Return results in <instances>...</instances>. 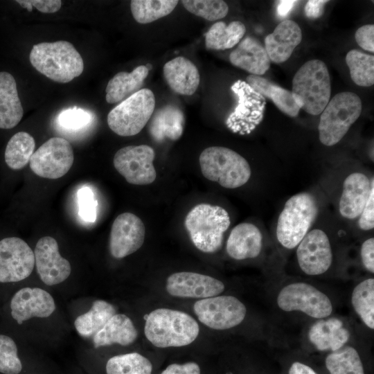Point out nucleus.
I'll return each instance as SVG.
<instances>
[{
    "mask_svg": "<svg viewBox=\"0 0 374 374\" xmlns=\"http://www.w3.org/2000/svg\"><path fill=\"white\" fill-rule=\"evenodd\" d=\"M144 332L147 339L156 347H181L196 339L199 327L186 312L158 308L148 315Z\"/></svg>",
    "mask_w": 374,
    "mask_h": 374,
    "instance_id": "f257e3e1",
    "label": "nucleus"
},
{
    "mask_svg": "<svg viewBox=\"0 0 374 374\" xmlns=\"http://www.w3.org/2000/svg\"><path fill=\"white\" fill-rule=\"evenodd\" d=\"M32 66L50 80L66 83L82 74L84 62L74 46L67 41L35 44L29 56Z\"/></svg>",
    "mask_w": 374,
    "mask_h": 374,
    "instance_id": "f03ea898",
    "label": "nucleus"
},
{
    "mask_svg": "<svg viewBox=\"0 0 374 374\" xmlns=\"http://www.w3.org/2000/svg\"><path fill=\"white\" fill-rule=\"evenodd\" d=\"M292 93L298 107L311 115H319L331 96V82L326 64L311 60L303 64L292 80Z\"/></svg>",
    "mask_w": 374,
    "mask_h": 374,
    "instance_id": "7ed1b4c3",
    "label": "nucleus"
},
{
    "mask_svg": "<svg viewBox=\"0 0 374 374\" xmlns=\"http://www.w3.org/2000/svg\"><path fill=\"white\" fill-rule=\"evenodd\" d=\"M230 224L229 215L224 208L209 204L194 206L184 222L193 244L204 253H214L221 248L224 233Z\"/></svg>",
    "mask_w": 374,
    "mask_h": 374,
    "instance_id": "20e7f679",
    "label": "nucleus"
},
{
    "mask_svg": "<svg viewBox=\"0 0 374 374\" xmlns=\"http://www.w3.org/2000/svg\"><path fill=\"white\" fill-rule=\"evenodd\" d=\"M318 213L316 197L310 193H297L285 202L276 225L279 243L286 249L298 246L310 231Z\"/></svg>",
    "mask_w": 374,
    "mask_h": 374,
    "instance_id": "39448f33",
    "label": "nucleus"
},
{
    "mask_svg": "<svg viewBox=\"0 0 374 374\" xmlns=\"http://www.w3.org/2000/svg\"><path fill=\"white\" fill-rule=\"evenodd\" d=\"M199 161L204 177L226 188L240 187L251 177V170L247 161L228 148H207L201 153Z\"/></svg>",
    "mask_w": 374,
    "mask_h": 374,
    "instance_id": "423d86ee",
    "label": "nucleus"
},
{
    "mask_svg": "<svg viewBox=\"0 0 374 374\" xmlns=\"http://www.w3.org/2000/svg\"><path fill=\"white\" fill-rule=\"evenodd\" d=\"M362 112V100L355 93L343 91L329 100L321 113L318 126L320 142L326 146L339 143Z\"/></svg>",
    "mask_w": 374,
    "mask_h": 374,
    "instance_id": "0eeeda50",
    "label": "nucleus"
},
{
    "mask_svg": "<svg viewBox=\"0 0 374 374\" xmlns=\"http://www.w3.org/2000/svg\"><path fill=\"white\" fill-rule=\"evenodd\" d=\"M155 107L153 92L142 89L123 100L107 115L109 127L121 136L139 134L151 118Z\"/></svg>",
    "mask_w": 374,
    "mask_h": 374,
    "instance_id": "6e6552de",
    "label": "nucleus"
},
{
    "mask_svg": "<svg viewBox=\"0 0 374 374\" xmlns=\"http://www.w3.org/2000/svg\"><path fill=\"white\" fill-rule=\"evenodd\" d=\"M277 304L283 311H301L315 319H323L332 313L329 298L315 287L305 283L285 286L277 296Z\"/></svg>",
    "mask_w": 374,
    "mask_h": 374,
    "instance_id": "1a4fd4ad",
    "label": "nucleus"
},
{
    "mask_svg": "<svg viewBox=\"0 0 374 374\" xmlns=\"http://www.w3.org/2000/svg\"><path fill=\"white\" fill-rule=\"evenodd\" d=\"M193 310L198 319L214 330H227L242 323L246 316L244 303L233 296H215L197 301Z\"/></svg>",
    "mask_w": 374,
    "mask_h": 374,
    "instance_id": "9d476101",
    "label": "nucleus"
},
{
    "mask_svg": "<svg viewBox=\"0 0 374 374\" xmlns=\"http://www.w3.org/2000/svg\"><path fill=\"white\" fill-rule=\"evenodd\" d=\"M74 154L70 143L62 137H52L44 143L32 155L30 168L37 176L55 179L71 169Z\"/></svg>",
    "mask_w": 374,
    "mask_h": 374,
    "instance_id": "9b49d317",
    "label": "nucleus"
},
{
    "mask_svg": "<svg viewBox=\"0 0 374 374\" xmlns=\"http://www.w3.org/2000/svg\"><path fill=\"white\" fill-rule=\"evenodd\" d=\"M154 157V150L149 145H129L116 152L113 163L116 170L128 183L148 185L157 177L153 165Z\"/></svg>",
    "mask_w": 374,
    "mask_h": 374,
    "instance_id": "f8f14e48",
    "label": "nucleus"
},
{
    "mask_svg": "<svg viewBox=\"0 0 374 374\" xmlns=\"http://www.w3.org/2000/svg\"><path fill=\"white\" fill-rule=\"evenodd\" d=\"M231 88L237 96L238 105L228 117L226 125L234 132H249L261 121L265 99L245 81L238 80Z\"/></svg>",
    "mask_w": 374,
    "mask_h": 374,
    "instance_id": "ddd939ff",
    "label": "nucleus"
},
{
    "mask_svg": "<svg viewBox=\"0 0 374 374\" xmlns=\"http://www.w3.org/2000/svg\"><path fill=\"white\" fill-rule=\"evenodd\" d=\"M35 266L34 252L22 239L0 240V283H14L28 277Z\"/></svg>",
    "mask_w": 374,
    "mask_h": 374,
    "instance_id": "4468645a",
    "label": "nucleus"
},
{
    "mask_svg": "<svg viewBox=\"0 0 374 374\" xmlns=\"http://www.w3.org/2000/svg\"><path fill=\"white\" fill-rule=\"evenodd\" d=\"M296 257L301 270L308 275H320L328 270L332 251L327 234L321 229L309 231L298 244Z\"/></svg>",
    "mask_w": 374,
    "mask_h": 374,
    "instance_id": "2eb2a0df",
    "label": "nucleus"
},
{
    "mask_svg": "<svg viewBox=\"0 0 374 374\" xmlns=\"http://www.w3.org/2000/svg\"><path fill=\"white\" fill-rule=\"evenodd\" d=\"M145 228L142 220L131 213L114 220L109 236V251L115 258H125L139 250L144 242Z\"/></svg>",
    "mask_w": 374,
    "mask_h": 374,
    "instance_id": "dca6fc26",
    "label": "nucleus"
},
{
    "mask_svg": "<svg viewBox=\"0 0 374 374\" xmlns=\"http://www.w3.org/2000/svg\"><path fill=\"white\" fill-rule=\"evenodd\" d=\"M34 256L37 273L46 285L60 284L71 274V265L60 255L57 242L53 238H41L36 244Z\"/></svg>",
    "mask_w": 374,
    "mask_h": 374,
    "instance_id": "f3484780",
    "label": "nucleus"
},
{
    "mask_svg": "<svg viewBox=\"0 0 374 374\" xmlns=\"http://www.w3.org/2000/svg\"><path fill=\"white\" fill-rule=\"evenodd\" d=\"M166 288L172 296L202 299L218 296L225 287L222 281L210 276L180 271L168 277Z\"/></svg>",
    "mask_w": 374,
    "mask_h": 374,
    "instance_id": "a211bd4d",
    "label": "nucleus"
},
{
    "mask_svg": "<svg viewBox=\"0 0 374 374\" xmlns=\"http://www.w3.org/2000/svg\"><path fill=\"white\" fill-rule=\"evenodd\" d=\"M12 317L21 324L33 317L45 318L53 314L55 304L52 296L39 287H24L11 299Z\"/></svg>",
    "mask_w": 374,
    "mask_h": 374,
    "instance_id": "6ab92c4d",
    "label": "nucleus"
},
{
    "mask_svg": "<svg viewBox=\"0 0 374 374\" xmlns=\"http://www.w3.org/2000/svg\"><path fill=\"white\" fill-rule=\"evenodd\" d=\"M373 186V178L370 180L364 173L355 172L348 175L343 183V190L339 203L340 214L350 220L359 217Z\"/></svg>",
    "mask_w": 374,
    "mask_h": 374,
    "instance_id": "aec40b11",
    "label": "nucleus"
},
{
    "mask_svg": "<svg viewBox=\"0 0 374 374\" xmlns=\"http://www.w3.org/2000/svg\"><path fill=\"white\" fill-rule=\"evenodd\" d=\"M301 39L302 32L297 23L290 19L281 21L265 38V48L270 61L279 64L287 60Z\"/></svg>",
    "mask_w": 374,
    "mask_h": 374,
    "instance_id": "412c9836",
    "label": "nucleus"
},
{
    "mask_svg": "<svg viewBox=\"0 0 374 374\" xmlns=\"http://www.w3.org/2000/svg\"><path fill=\"white\" fill-rule=\"evenodd\" d=\"M262 246V235L260 229L251 223L243 222L231 230L226 250L231 258L240 260L258 256Z\"/></svg>",
    "mask_w": 374,
    "mask_h": 374,
    "instance_id": "4be33fe9",
    "label": "nucleus"
},
{
    "mask_svg": "<svg viewBox=\"0 0 374 374\" xmlns=\"http://www.w3.org/2000/svg\"><path fill=\"white\" fill-rule=\"evenodd\" d=\"M231 63L251 75L265 74L270 66V60L265 47L258 39L247 37L230 53Z\"/></svg>",
    "mask_w": 374,
    "mask_h": 374,
    "instance_id": "5701e85b",
    "label": "nucleus"
},
{
    "mask_svg": "<svg viewBox=\"0 0 374 374\" xmlns=\"http://www.w3.org/2000/svg\"><path fill=\"white\" fill-rule=\"evenodd\" d=\"M163 71L170 89L179 94L191 96L198 88L200 81L198 69L184 57H177L167 62Z\"/></svg>",
    "mask_w": 374,
    "mask_h": 374,
    "instance_id": "b1692460",
    "label": "nucleus"
},
{
    "mask_svg": "<svg viewBox=\"0 0 374 374\" xmlns=\"http://www.w3.org/2000/svg\"><path fill=\"white\" fill-rule=\"evenodd\" d=\"M185 116L182 110L174 105H166L151 117L149 132L157 142L166 139L177 140L183 134Z\"/></svg>",
    "mask_w": 374,
    "mask_h": 374,
    "instance_id": "393cba45",
    "label": "nucleus"
},
{
    "mask_svg": "<svg viewBox=\"0 0 374 374\" xmlns=\"http://www.w3.org/2000/svg\"><path fill=\"white\" fill-rule=\"evenodd\" d=\"M24 115L16 81L10 73L0 72V128L11 129L21 121Z\"/></svg>",
    "mask_w": 374,
    "mask_h": 374,
    "instance_id": "a878e982",
    "label": "nucleus"
},
{
    "mask_svg": "<svg viewBox=\"0 0 374 374\" xmlns=\"http://www.w3.org/2000/svg\"><path fill=\"white\" fill-rule=\"evenodd\" d=\"M308 337L310 341L321 351H335L348 341L349 331L344 327L343 322L337 318L321 319L310 328Z\"/></svg>",
    "mask_w": 374,
    "mask_h": 374,
    "instance_id": "bb28decb",
    "label": "nucleus"
},
{
    "mask_svg": "<svg viewBox=\"0 0 374 374\" xmlns=\"http://www.w3.org/2000/svg\"><path fill=\"white\" fill-rule=\"evenodd\" d=\"M138 332L132 320L125 314H115L93 337L95 348L119 344L127 346L137 338Z\"/></svg>",
    "mask_w": 374,
    "mask_h": 374,
    "instance_id": "cd10ccee",
    "label": "nucleus"
},
{
    "mask_svg": "<svg viewBox=\"0 0 374 374\" xmlns=\"http://www.w3.org/2000/svg\"><path fill=\"white\" fill-rule=\"evenodd\" d=\"M149 73L145 65L136 67L132 72L121 71L107 83L105 99L108 103H119L136 91L142 87Z\"/></svg>",
    "mask_w": 374,
    "mask_h": 374,
    "instance_id": "c85d7f7f",
    "label": "nucleus"
},
{
    "mask_svg": "<svg viewBox=\"0 0 374 374\" xmlns=\"http://www.w3.org/2000/svg\"><path fill=\"white\" fill-rule=\"evenodd\" d=\"M246 80L255 91L271 100L282 112L290 117L298 116L300 108L296 104L291 91L259 75H249Z\"/></svg>",
    "mask_w": 374,
    "mask_h": 374,
    "instance_id": "c756f323",
    "label": "nucleus"
},
{
    "mask_svg": "<svg viewBox=\"0 0 374 374\" xmlns=\"http://www.w3.org/2000/svg\"><path fill=\"white\" fill-rule=\"evenodd\" d=\"M246 32L245 26L240 21H233L228 25L224 21L215 23L205 35L206 48L225 50L240 42Z\"/></svg>",
    "mask_w": 374,
    "mask_h": 374,
    "instance_id": "7c9ffc66",
    "label": "nucleus"
},
{
    "mask_svg": "<svg viewBox=\"0 0 374 374\" xmlns=\"http://www.w3.org/2000/svg\"><path fill=\"white\" fill-rule=\"evenodd\" d=\"M115 314L116 309L111 303L96 300L87 312L76 318L74 326L81 336L93 337Z\"/></svg>",
    "mask_w": 374,
    "mask_h": 374,
    "instance_id": "2f4dec72",
    "label": "nucleus"
},
{
    "mask_svg": "<svg viewBox=\"0 0 374 374\" xmlns=\"http://www.w3.org/2000/svg\"><path fill=\"white\" fill-rule=\"evenodd\" d=\"M35 142L28 132H19L8 141L5 150V161L12 170H18L25 167L34 153Z\"/></svg>",
    "mask_w": 374,
    "mask_h": 374,
    "instance_id": "473e14b6",
    "label": "nucleus"
},
{
    "mask_svg": "<svg viewBox=\"0 0 374 374\" xmlns=\"http://www.w3.org/2000/svg\"><path fill=\"white\" fill-rule=\"evenodd\" d=\"M326 366L330 374H365L358 352L349 346L329 354L326 359Z\"/></svg>",
    "mask_w": 374,
    "mask_h": 374,
    "instance_id": "72a5a7b5",
    "label": "nucleus"
},
{
    "mask_svg": "<svg viewBox=\"0 0 374 374\" xmlns=\"http://www.w3.org/2000/svg\"><path fill=\"white\" fill-rule=\"evenodd\" d=\"M176 0H132L130 9L139 24H148L168 15L178 3Z\"/></svg>",
    "mask_w": 374,
    "mask_h": 374,
    "instance_id": "f704fd0d",
    "label": "nucleus"
},
{
    "mask_svg": "<svg viewBox=\"0 0 374 374\" xmlns=\"http://www.w3.org/2000/svg\"><path fill=\"white\" fill-rule=\"evenodd\" d=\"M353 307L362 321L369 328H374V279L359 283L351 296Z\"/></svg>",
    "mask_w": 374,
    "mask_h": 374,
    "instance_id": "c9c22d12",
    "label": "nucleus"
},
{
    "mask_svg": "<svg viewBox=\"0 0 374 374\" xmlns=\"http://www.w3.org/2000/svg\"><path fill=\"white\" fill-rule=\"evenodd\" d=\"M352 80L358 86L370 87L374 84V56L358 50L350 51L346 56Z\"/></svg>",
    "mask_w": 374,
    "mask_h": 374,
    "instance_id": "e433bc0d",
    "label": "nucleus"
},
{
    "mask_svg": "<svg viewBox=\"0 0 374 374\" xmlns=\"http://www.w3.org/2000/svg\"><path fill=\"white\" fill-rule=\"evenodd\" d=\"M150 361L137 353L118 355L108 359L107 374H152Z\"/></svg>",
    "mask_w": 374,
    "mask_h": 374,
    "instance_id": "4c0bfd02",
    "label": "nucleus"
},
{
    "mask_svg": "<svg viewBox=\"0 0 374 374\" xmlns=\"http://www.w3.org/2000/svg\"><path fill=\"white\" fill-rule=\"evenodd\" d=\"M184 7L193 15L208 21L224 18L229 12V6L222 0H183Z\"/></svg>",
    "mask_w": 374,
    "mask_h": 374,
    "instance_id": "58836bf2",
    "label": "nucleus"
},
{
    "mask_svg": "<svg viewBox=\"0 0 374 374\" xmlns=\"http://www.w3.org/2000/svg\"><path fill=\"white\" fill-rule=\"evenodd\" d=\"M92 121L93 115L89 111L75 106L63 109L57 117V125L70 132L86 128Z\"/></svg>",
    "mask_w": 374,
    "mask_h": 374,
    "instance_id": "ea45409f",
    "label": "nucleus"
},
{
    "mask_svg": "<svg viewBox=\"0 0 374 374\" xmlns=\"http://www.w3.org/2000/svg\"><path fill=\"white\" fill-rule=\"evenodd\" d=\"M22 364L17 356V347L10 337L0 335V372L4 374H18Z\"/></svg>",
    "mask_w": 374,
    "mask_h": 374,
    "instance_id": "a19ab883",
    "label": "nucleus"
},
{
    "mask_svg": "<svg viewBox=\"0 0 374 374\" xmlns=\"http://www.w3.org/2000/svg\"><path fill=\"white\" fill-rule=\"evenodd\" d=\"M78 213L82 220L94 222L97 216L98 202L91 188L87 186L81 187L78 193Z\"/></svg>",
    "mask_w": 374,
    "mask_h": 374,
    "instance_id": "79ce46f5",
    "label": "nucleus"
},
{
    "mask_svg": "<svg viewBox=\"0 0 374 374\" xmlns=\"http://www.w3.org/2000/svg\"><path fill=\"white\" fill-rule=\"evenodd\" d=\"M358 225L364 231H369L374 227V186L371 188L368 199L359 215Z\"/></svg>",
    "mask_w": 374,
    "mask_h": 374,
    "instance_id": "37998d69",
    "label": "nucleus"
},
{
    "mask_svg": "<svg viewBox=\"0 0 374 374\" xmlns=\"http://www.w3.org/2000/svg\"><path fill=\"white\" fill-rule=\"evenodd\" d=\"M357 44L363 49L374 52V26L366 24L359 27L355 35Z\"/></svg>",
    "mask_w": 374,
    "mask_h": 374,
    "instance_id": "c03bdc74",
    "label": "nucleus"
},
{
    "mask_svg": "<svg viewBox=\"0 0 374 374\" xmlns=\"http://www.w3.org/2000/svg\"><path fill=\"white\" fill-rule=\"evenodd\" d=\"M361 258L364 267L374 273V238L365 240L361 247Z\"/></svg>",
    "mask_w": 374,
    "mask_h": 374,
    "instance_id": "a18cd8bd",
    "label": "nucleus"
},
{
    "mask_svg": "<svg viewBox=\"0 0 374 374\" xmlns=\"http://www.w3.org/2000/svg\"><path fill=\"white\" fill-rule=\"evenodd\" d=\"M161 374H200L199 366L193 362L184 364H172Z\"/></svg>",
    "mask_w": 374,
    "mask_h": 374,
    "instance_id": "49530a36",
    "label": "nucleus"
},
{
    "mask_svg": "<svg viewBox=\"0 0 374 374\" xmlns=\"http://www.w3.org/2000/svg\"><path fill=\"white\" fill-rule=\"evenodd\" d=\"M32 7L43 13H53L58 11L62 6L60 0H28Z\"/></svg>",
    "mask_w": 374,
    "mask_h": 374,
    "instance_id": "de8ad7c7",
    "label": "nucleus"
},
{
    "mask_svg": "<svg viewBox=\"0 0 374 374\" xmlns=\"http://www.w3.org/2000/svg\"><path fill=\"white\" fill-rule=\"evenodd\" d=\"M328 2L326 0H310L304 8L305 15L310 19H317L321 17L323 12L324 5Z\"/></svg>",
    "mask_w": 374,
    "mask_h": 374,
    "instance_id": "09e8293b",
    "label": "nucleus"
},
{
    "mask_svg": "<svg viewBox=\"0 0 374 374\" xmlns=\"http://www.w3.org/2000/svg\"><path fill=\"white\" fill-rule=\"evenodd\" d=\"M297 2L298 1L293 0L278 1L276 6L277 15L281 18L286 17Z\"/></svg>",
    "mask_w": 374,
    "mask_h": 374,
    "instance_id": "8fccbe9b",
    "label": "nucleus"
},
{
    "mask_svg": "<svg viewBox=\"0 0 374 374\" xmlns=\"http://www.w3.org/2000/svg\"><path fill=\"white\" fill-rule=\"evenodd\" d=\"M289 374H317L309 366L296 362L290 368Z\"/></svg>",
    "mask_w": 374,
    "mask_h": 374,
    "instance_id": "3c124183",
    "label": "nucleus"
}]
</instances>
